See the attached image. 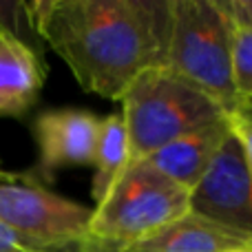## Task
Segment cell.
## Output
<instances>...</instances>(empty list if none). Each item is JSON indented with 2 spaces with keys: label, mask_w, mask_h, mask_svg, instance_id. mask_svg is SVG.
Listing matches in <instances>:
<instances>
[{
  "label": "cell",
  "mask_w": 252,
  "mask_h": 252,
  "mask_svg": "<svg viewBox=\"0 0 252 252\" xmlns=\"http://www.w3.org/2000/svg\"><path fill=\"white\" fill-rule=\"evenodd\" d=\"M16 177V173H9V170L2 168V164H0V182H7V179H13Z\"/></svg>",
  "instance_id": "ac0fdd59"
},
{
  "label": "cell",
  "mask_w": 252,
  "mask_h": 252,
  "mask_svg": "<svg viewBox=\"0 0 252 252\" xmlns=\"http://www.w3.org/2000/svg\"><path fill=\"white\" fill-rule=\"evenodd\" d=\"M128 166V142H126V128L120 113H111L102 118L100 139H97L95 157H93V175L91 197L93 201H100L111 188V184L124 173Z\"/></svg>",
  "instance_id": "8fae6325"
},
{
  "label": "cell",
  "mask_w": 252,
  "mask_h": 252,
  "mask_svg": "<svg viewBox=\"0 0 252 252\" xmlns=\"http://www.w3.org/2000/svg\"><path fill=\"white\" fill-rule=\"evenodd\" d=\"M190 190L175 184L148 161H130L91 208L89 237L135 246L188 213Z\"/></svg>",
  "instance_id": "277c9868"
},
{
  "label": "cell",
  "mask_w": 252,
  "mask_h": 252,
  "mask_svg": "<svg viewBox=\"0 0 252 252\" xmlns=\"http://www.w3.org/2000/svg\"><path fill=\"white\" fill-rule=\"evenodd\" d=\"M102 118L84 109H49L38 113L31 133L38 148V166L29 173L40 184H51L58 170L93 166Z\"/></svg>",
  "instance_id": "52a82bcc"
},
{
  "label": "cell",
  "mask_w": 252,
  "mask_h": 252,
  "mask_svg": "<svg viewBox=\"0 0 252 252\" xmlns=\"http://www.w3.org/2000/svg\"><path fill=\"white\" fill-rule=\"evenodd\" d=\"M0 252H38V250L27 246L11 228L0 221Z\"/></svg>",
  "instance_id": "9a60e30c"
},
{
  "label": "cell",
  "mask_w": 252,
  "mask_h": 252,
  "mask_svg": "<svg viewBox=\"0 0 252 252\" xmlns=\"http://www.w3.org/2000/svg\"><path fill=\"white\" fill-rule=\"evenodd\" d=\"M230 126L235 130V135L241 139L244 144L246 157H248V166H250V175H252V106H237L232 113H228Z\"/></svg>",
  "instance_id": "5bb4252c"
},
{
  "label": "cell",
  "mask_w": 252,
  "mask_h": 252,
  "mask_svg": "<svg viewBox=\"0 0 252 252\" xmlns=\"http://www.w3.org/2000/svg\"><path fill=\"white\" fill-rule=\"evenodd\" d=\"M84 252H139L135 250L133 246H118V244H109V241H97V239H87L82 241Z\"/></svg>",
  "instance_id": "2e32d148"
},
{
  "label": "cell",
  "mask_w": 252,
  "mask_h": 252,
  "mask_svg": "<svg viewBox=\"0 0 252 252\" xmlns=\"http://www.w3.org/2000/svg\"><path fill=\"white\" fill-rule=\"evenodd\" d=\"M0 221L33 250L51 252L87 239L91 208L53 192L31 175H16L0 182Z\"/></svg>",
  "instance_id": "5b68a950"
},
{
  "label": "cell",
  "mask_w": 252,
  "mask_h": 252,
  "mask_svg": "<svg viewBox=\"0 0 252 252\" xmlns=\"http://www.w3.org/2000/svg\"><path fill=\"white\" fill-rule=\"evenodd\" d=\"M47 64L35 47L0 33V118L20 120L38 104Z\"/></svg>",
  "instance_id": "ba28073f"
},
{
  "label": "cell",
  "mask_w": 252,
  "mask_h": 252,
  "mask_svg": "<svg viewBox=\"0 0 252 252\" xmlns=\"http://www.w3.org/2000/svg\"><path fill=\"white\" fill-rule=\"evenodd\" d=\"M0 33L13 35L40 51V38L31 25L29 7L20 0H0Z\"/></svg>",
  "instance_id": "4fadbf2b"
},
{
  "label": "cell",
  "mask_w": 252,
  "mask_h": 252,
  "mask_svg": "<svg viewBox=\"0 0 252 252\" xmlns=\"http://www.w3.org/2000/svg\"><path fill=\"white\" fill-rule=\"evenodd\" d=\"M230 120L223 115L217 122L204 124L190 133L177 137L175 142L157 148L144 161L157 168L161 175L173 179L175 184L190 190L208 170L213 157L217 155L223 139L230 135Z\"/></svg>",
  "instance_id": "9c48e42d"
},
{
  "label": "cell",
  "mask_w": 252,
  "mask_h": 252,
  "mask_svg": "<svg viewBox=\"0 0 252 252\" xmlns=\"http://www.w3.org/2000/svg\"><path fill=\"white\" fill-rule=\"evenodd\" d=\"M164 66L232 113V25L219 0H173Z\"/></svg>",
  "instance_id": "7a4b0ae2"
},
{
  "label": "cell",
  "mask_w": 252,
  "mask_h": 252,
  "mask_svg": "<svg viewBox=\"0 0 252 252\" xmlns=\"http://www.w3.org/2000/svg\"><path fill=\"white\" fill-rule=\"evenodd\" d=\"M173 0H33L35 33L87 93L122 100L135 78L164 66Z\"/></svg>",
  "instance_id": "6da1fadb"
},
{
  "label": "cell",
  "mask_w": 252,
  "mask_h": 252,
  "mask_svg": "<svg viewBox=\"0 0 252 252\" xmlns=\"http://www.w3.org/2000/svg\"><path fill=\"white\" fill-rule=\"evenodd\" d=\"M244 246H252V239L186 213L133 248L139 252H223Z\"/></svg>",
  "instance_id": "30bf717a"
},
{
  "label": "cell",
  "mask_w": 252,
  "mask_h": 252,
  "mask_svg": "<svg viewBox=\"0 0 252 252\" xmlns=\"http://www.w3.org/2000/svg\"><path fill=\"white\" fill-rule=\"evenodd\" d=\"M51 252H84V248H82V241H80V244L64 246V248H58V250H51Z\"/></svg>",
  "instance_id": "e0dca14e"
},
{
  "label": "cell",
  "mask_w": 252,
  "mask_h": 252,
  "mask_svg": "<svg viewBox=\"0 0 252 252\" xmlns=\"http://www.w3.org/2000/svg\"><path fill=\"white\" fill-rule=\"evenodd\" d=\"M120 102L128 164L146 159L157 148L226 115L217 102L179 80L166 66L144 71Z\"/></svg>",
  "instance_id": "3957f363"
},
{
  "label": "cell",
  "mask_w": 252,
  "mask_h": 252,
  "mask_svg": "<svg viewBox=\"0 0 252 252\" xmlns=\"http://www.w3.org/2000/svg\"><path fill=\"white\" fill-rule=\"evenodd\" d=\"M188 213L252 239V175L235 130L223 139L204 177L190 188Z\"/></svg>",
  "instance_id": "8992f818"
},
{
  "label": "cell",
  "mask_w": 252,
  "mask_h": 252,
  "mask_svg": "<svg viewBox=\"0 0 252 252\" xmlns=\"http://www.w3.org/2000/svg\"><path fill=\"white\" fill-rule=\"evenodd\" d=\"M223 252H252V246H244V248H230V250H223Z\"/></svg>",
  "instance_id": "d6986e66"
},
{
  "label": "cell",
  "mask_w": 252,
  "mask_h": 252,
  "mask_svg": "<svg viewBox=\"0 0 252 252\" xmlns=\"http://www.w3.org/2000/svg\"><path fill=\"white\" fill-rule=\"evenodd\" d=\"M232 84L239 104L252 106V29L232 22Z\"/></svg>",
  "instance_id": "7c38bea8"
}]
</instances>
